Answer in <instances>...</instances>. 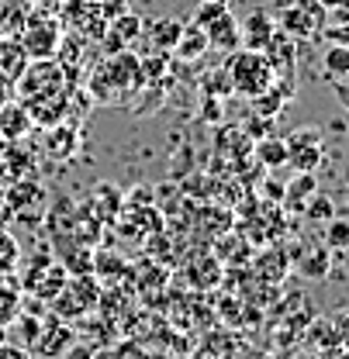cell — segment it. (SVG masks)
<instances>
[{
	"label": "cell",
	"instance_id": "cell-1",
	"mask_svg": "<svg viewBox=\"0 0 349 359\" xmlns=\"http://www.w3.org/2000/svg\"><path fill=\"white\" fill-rule=\"evenodd\" d=\"M228 80L232 90H239L242 97H256L266 87H273L277 73L270 66V59L256 52V48H239L232 59H228Z\"/></svg>",
	"mask_w": 349,
	"mask_h": 359
},
{
	"label": "cell",
	"instance_id": "cell-2",
	"mask_svg": "<svg viewBox=\"0 0 349 359\" xmlns=\"http://www.w3.org/2000/svg\"><path fill=\"white\" fill-rule=\"evenodd\" d=\"M325 21H329V11L318 0H294L280 14V32H287L291 39H311L325 28Z\"/></svg>",
	"mask_w": 349,
	"mask_h": 359
},
{
	"label": "cell",
	"instance_id": "cell-3",
	"mask_svg": "<svg viewBox=\"0 0 349 359\" xmlns=\"http://www.w3.org/2000/svg\"><path fill=\"white\" fill-rule=\"evenodd\" d=\"M284 142H287V163L298 173H315V166L322 163V132L318 128H298Z\"/></svg>",
	"mask_w": 349,
	"mask_h": 359
},
{
	"label": "cell",
	"instance_id": "cell-4",
	"mask_svg": "<svg viewBox=\"0 0 349 359\" xmlns=\"http://www.w3.org/2000/svg\"><path fill=\"white\" fill-rule=\"evenodd\" d=\"M21 48L28 52V59H52L59 48V28L52 21H32L21 35Z\"/></svg>",
	"mask_w": 349,
	"mask_h": 359
},
{
	"label": "cell",
	"instance_id": "cell-5",
	"mask_svg": "<svg viewBox=\"0 0 349 359\" xmlns=\"http://www.w3.org/2000/svg\"><path fill=\"white\" fill-rule=\"evenodd\" d=\"M70 339H73V332H70V325L66 321H55V318H48V325H39V335H35V342H32V349L45 359H59L66 353V346H70Z\"/></svg>",
	"mask_w": 349,
	"mask_h": 359
},
{
	"label": "cell",
	"instance_id": "cell-6",
	"mask_svg": "<svg viewBox=\"0 0 349 359\" xmlns=\"http://www.w3.org/2000/svg\"><path fill=\"white\" fill-rule=\"evenodd\" d=\"M142 28H145V25H142V18L125 14V11H121V14H114V18L107 21V32L100 35V39H104V48H107L111 55L118 52V45H121V48H129V45L142 35Z\"/></svg>",
	"mask_w": 349,
	"mask_h": 359
},
{
	"label": "cell",
	"instance_id": "cell-7",
	"mask_svg": "<svg viewBox=\"0 0 349 359\" xmlns=\"http://www.w3.org/2000/svg\"><path fill=\"white\" fill-rule=\"evenodd\" d=\"M4 197H7V204H11L14 215L32 218V211L42 204L45 190H42V183H35V180H14V183H7Z\"/></svg>",
	"mask_w": 349,
	"mask_h": 359
},
{
	"label": "cell",
	"instance_id": "cell-8",
	"mask_svg": "<svg viewBox=\"0 0 349 359\" xmlns=\"http://www.w3.org/2000/svg\"><path fill=\"white\" fill-rule=\"evenodd\" d=\"M273 32H277V21L266 14V11H253L242 25H239V35H242V48H256L263 52L270 39H273Z\"/></svg>",
	"mask_w": 349,
	"mask_h": 359
},
{
	"label": "cell",
	"instance_id": "cell-9",
	"mask_svg": "<svg viewBox=\"0 0 349 359\" xmlns=\"http://www.w3.org/2000/svg\"><path fill=\"white\" fill-rule=\"evenodd\" d=\"M204 35H208V45H211V48H221V52H235V48L242 45L239 21L232 18V11H221L211 25H204Z\"/></svg>",
	"mask_w": 349,
	"mask_h": 359
},
{
	"label": "cell",
	"instance_id": "cell-10",
	"mask_svg": "<svg viewBox=\"0 0 349 359\" xmlns=\"http://www.w3.org/2000/svg\"><path fill=\"white\" fill-rule=\"evenodd\" d=\"M211 45H208V35H204V28L201 25H183V32H180V39H176L173 52L180 59H197V55H204Z\"/></svg>",
	"mask_w": 349,
	"mask_h": 359
},
{
	"label": "cell",
	"instance_id": "cell-11",
	"mask_svg": "<svg viewBox=\"0 0 349 359\" xmlns=\"http://www.w3.org/2000/svg\"><path fill=\"white\" fill-rule=\"evenodd\" d=\"M152 45L159 48V52H173L176 39H180V32H183V21H173V18H159V21H152L149 28H142Z\"/></svg>",
	"mask_w": 349,
	"mask_h": 359
},
{
	"label": "cell",
	"instance_id": "cell-12",
	"mask_svg": "<svg viewBox=\"0 0 349 359\" xmlns=\"http://www.w3.org/2000/svg\"><path fill=\"white\" fill-rule=\"evenodd\" d=\"M25 66H28V52L21 48V42H4L0 45V73H4V80H18L21 73H25Z\"/></svg>",
	"mask_w": 349,
	"mask_h": 359
},
{
	"label": "cell",
	"instance_id": "cell-13",
	"mask_svg": "<svg viewBox=\"0 0 349 359\" xmlns=\"http://www.w3.org/2000/svg\"><path fill=\"white\" fill-rule=\"evenodd\" d=\"M298 269H301V276H308V280H325L329 269H332V249L318 245V249L305 252V256L298 259Z\"/></svg>",
	"mask_w": 349,
	"mask_h": 359
},
{
	"label": "cell",
	"instance_id": "cell-14",
	"mask_svg": "<svg viewBox=\"0 0 349 359\" xmlns=\"http://www.w3.org/2000/svg\"><path fill=\"white\" fill-rule=\"evenodd\" d=\"M256 159L266 170H277V166H287V142L284 138H273V135H263L260 145H256Z\"/></svg>",
	"mask_w": 349,
	"mask_h": 359
},
{
	"label": "cell",
	"instance_id": "cell-15",
	"mask_svg": "<svg viewBox=\"0 0 349 359\" xmlns=\"http://www.w3.org/2000/svg\"><path fill=\"white\" fill-rule=\"evenodd\" d=\"M315 190H318V180H315V173H298V177L284 187V201H287L291 208H305V201L315 194Z\"/></svg>",
	"mask_w": 349,
	"mask_h": 359
},
{
	"label": "cell",
	"instance_id": "cell-16",
	"mask_svg": "<svg viewBox=\"0 0 349 359\" xmlns=\"http://www.w3.org/2000/svg\"><path fill=\"white\" fill-rule=\"evenodd\" d=\"M90 208H104V215H100V218H104V222H111V218L125 208V197H121L111 183H100V187H97V194L90 197Z\"/></svg>",
	"mask_w": 349,
	"mask_h": 359
},
{
	"label": "cell",
	"instance_id": "cell-17",
	"mask_svg": "<svg viewBox=\"0 0 349 359\" xmlns=\"http://www.w3.org/2000/svg\"><path fill=\"white\" fill-rule=\"evenodd\" d=\"M249 100H253V114H256V118H270V121H273V118L280 114V107L287 104V97H284L277 87H266L263 93L249 97Z\"/></svg>",
	"mask_w": 349,
	"mask_h": 359
},
{
	"label": "cell",
	"instance_id": "cell-18",
	"mask_svg": "<svg viewBox=\"0 0 349 359\" xmlns=\"http://www.w3.org/2000/svg\"><path fill=\"white\" fill-rule=\"evenodd\" d=\"M21 132H28V114H25V107H4V111H0V138L11 142V138H18Z\"/></svg>",
	"mask_w": 349,
	"mask_h": 359
},
{
	"label": "cell",
	"instance_id": "cell-19",
	"mask_svg": "<svg viewBox=\"0 0 349 359\" xmlns=\"http://www.w3.org/2000/svg\"><path fill=\"white\" fill-rule=\"evenodd\" d=\"M301 211H305L308 222H329V218H336V204H332V197H329V194H318V190L308 197Z\"/></svg>",
	"mask_w": 349,
	"mask_h": 359
},
{
	"label": "cell",
	"instance_id": "cell-20",
	"mask_svg": "<svg viewBox=\"0 0 349 359\" xmlns=\"http://www.w3.org/2000/svg\"><path fill=\"white\" fill-rule=\"evenodd\" d=\"M322 62H325V73H329L332 80H343L349 73V45H332Z\"/></svg>",
	"mask_w": 349,
	"mask_h": 359
},
{
	"label": "cell",
	"instance_id": "cell-21",
	"mask_svg": "<svg viewBox=\"0 0 349 359\" xmlns=\"http://www.w3.org/2000/svg\"><path fill=\"white\" fill-rule=\"evenodd\" d=\"M256 269H260V280H266V283H277V280H284V269H287V259L273 249L270 256H263V259H256Z\"/></svg>",
	"mask_w": 349,
	"mask_h": 359
},
{
	"label": "cell",
	"instance_id": "cell-22",
	"mask_svg": "<svg viewBox=\"0 0 349 359\" xmlns=\"http://www.w3.org/2000/svg\"><path fill=\"white\" fill-rule=\"evenodd\" d=\"M325 245L329 249H349V222L346 218H329L325 222Z\"/></svg>",
	"mask_w": 349,
	"mask_h": 359
},
{
	"label": "cell",
	"instance_id": "cell-23",
	"mask_svg": "<svg viewBox=\"0 0 349 359\" xmlns=\"http://www.w3.org/2000/svg\"><path fill=\"white\" fill-rule=\"evenodd\" d=\"M14 263H18V242H14L11 231L0 224V273H11Z\"/></svg>",
	"mask_w": 349,
	"mask_h": 359
},
{
	"label": "cell",
	"instance_id": "cell-24",
	"mask_svg": "<svg viewBox=\"0 0 349 359\" xmlns=\"http://www.w3.org/2000/svg\"><path fill=\"white\" fill-rule=\"evenodd\" d=\"M221 11H228V0H201V7L194 11V25H211Z\"/></svg>",
	"mask_w": 349,
	"mask_h": 359
},
{
	"label": "cell",
	"instance_id": "cell-25",
	"mask_svg": "<svg viewBox=\"0 0 349 359\" xmlns=\"http://www.w3.org/2000/svg\"><path fill=\"white\" fill-rule=\"evenodd\" d=\"M318 35H325L332 45H349V25L346 21H325V28Z\"/></svg>",
	"mask_w": 349,
	"mask_h": 359
},
{
	"label": "cell",
	"instance_id": "cell-26",
	"mask_svg": "<svg viewBox=\"0 0 349 359\" xmlns=\"http://www.w3.org/2000/svg\"><path fill=\"white\" fill-rule=\"evenodd\" d=\"M329 321H332V328H336L339 342H343V346H349V308H343V311H336V314H329Z\"/></svg>",
	"mask_w": 349,
	"mask_h": 359
},
{
	"label": "cell",
	"instance_id": "cell-27",
	"mask_svg": "<svg viewBox=\"0 0 349 359\" xmlns=\"http://www.w3.org/2000/svg\"><path fill=\"white\" fill-rule=\"evenodd\" d=\"M59 359H97V353H93V346H87V342H77V346H66V353Z\"/></svg>",
	"mask_w": 349,
	"mask_h": 359
},
{
	"label": "cell",
	"instance_id": "cell-28",
	"mask_svg": "<svg viewBox=\"0 0 349 359\" xmlns=\"http://www.w3.org/2000/svg\"><path fill=\"white\" fill-rule=\"evenodd\" d=\"M107 359H149V356H145V353H142L135 342H125V346H118V349H114Z\"/></svg>",
	"mask_w": 349,
	"mask_h": 359
},
{
	"label": "cell",
	"instance_id": "cell-29",
	"mask_svg": "<svg viewBox=\"0 0 349 359\" xmlns=\"http://www.w3.org/2000/svg\"><path fill=\"white\" fill-rule=\"evenodd\" d=\"M332 93H336V100L343 104V111L349 114V83L346 80H332Z\"/></svg>",
	"mask_w": 349,
	"mask_h": 359
},
{
	"label": "cell",
	"instance_id": "cell-30",
	"mask_svg": "<svg viewBox=\"0 0 349 359\" xmlns=\"http://www.w3.org/2000/svg\"><path fill=\"white\" fill-rule=\"evenodd\" d=\"M0 359H28L21 349H14V346H7V342H0Z\"/></svg>",
	"mask_w": 349,
	"mask_h": 359
},
{
	"label": "cell",
	"instance_id": "cell-31",
	"mask_svg": "<svg viewBox=\"0 0 349 359\" xmlns=\"http://www.w3.org/2000/svg\"><path fill=\"white\" fill-rule=\"evenodd\" d=\"M266 197H273V201H284V187H280V183H266Z\"/></svg>",
	"mask_w": 349,
	"mask_h": 359
},
{
	"label": "cell",
	"instance_id": "cell-32",
	"mask_svg": "<svg viewBox=\"0 0 349 359\" xmlns=\"http://www.w3.org/2000/svg\"><path fill=\"white\" fill-rule=\"evenodd\" d=\"M7 183H11V170H7V166H4V163H0V190H4V187H7Z\"/></svg>",
	"mask_w": 349,
	"mask_h": 359
},
{
	"label": "cell",
	"instance_id": "cell-33",
	"mask_svg": "<svg viewBox=\"0 0 349 359\" xmlns=\"http://www.w3.org/2000/svg\"><path fill=\"white\" fill-rule=\"evenodd\" d=\"M318 4H322L325 11H336V7H339V4H346V0H318Z\"/></svg>",
	"mask_w": 349,
	"mask_h": 359
},
{
	"label": "cell",
	"instance_id": "cell-34",
	"mask_svg": "<svg viewBox=\"0 0 349 359\" xmlns=\"http://www.w3.org/2000/svg\"><path fill=\"white\" fill-rule=\"evenodd\" d=\"M332 359H349V346H346V349H343V353H336V356H332Z\"/></svg>",
	"mask_w": 349,
	"mask_h": 359
},
{
	"label": "cell",
	"instance_id": "cell-35",
	"mask_svg": "<svg viewBox=\"0 0 349 359\" xmlns=\"http://www.w3.org/2000/svg\"><path fill=\"white\" fill-rule=\"evenodd\" d=\"M0 342H7V339H4V325H0Z\"/></svg>",
	"mask_w": 349,
	"mask_h": 359
},
{
	"label": "cell",
	"instance_id": "cell-36",
	"mask_svg": "<svg viewBox=\"0 0 349 359\" xmlns=\"http://www.w3.org/2000/svg\"><path fill=\"white\" fill-rule=\"evenodd\" d=\"M301 359H318V356H301Z\"/></svg>",
	"mask_w": 349,
	"mask_h": 359
}]
</instances>
